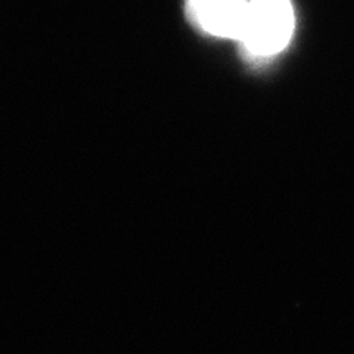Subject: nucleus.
<instances>
[{
	"label": "nucleus",
	"instance_id": "obj_1",
	"mask_svg": "<svg viewBox=\"0 0 354 354\" xmlns=\"http://www.w3.org/2000/svg\"><path fill=\"white\" fill-rule=\"evenodd\" d=\"M294 26L291 0H248L238 41L250 58L263 61L288 46Z\"/></svg>",
	"mask_w": 354,
	"mask_h": 354
},
{
	"label": "nucleus",
	"instance_id": "obj_2",
	"mask_svg": "<svg viewBox=\"0 0 354 354\" xmlns=\"http://www.w3.org/2000/svg\"><path fill=\"white\" fill-rule=\"evenodd\" d=\"M248 0H186V14L208 36L239 39Z\"/></svg>",
	"mask_w": 354,
	"mask_h": 354
}]
</instances>
